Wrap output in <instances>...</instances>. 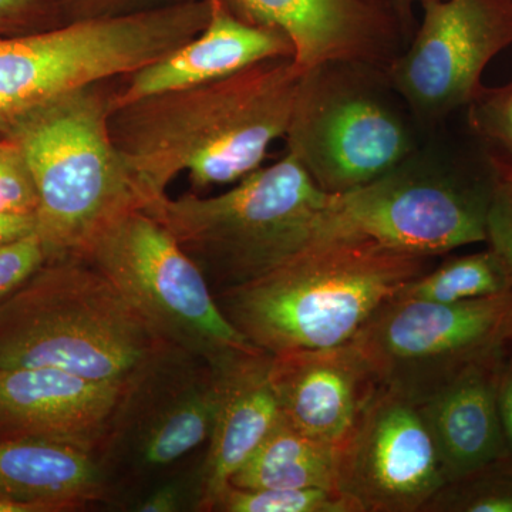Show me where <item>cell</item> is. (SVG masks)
Masks as SVG:
<instances>
[{
	"instance_id": "obj_6",
	"label": "cell",
	"mask_w": 512,
	"mask_h": 512,
	"mask_svg": "<svg viewBox=\"0 0 512 512\" xmlns=\"http://www.w3.org/2000/svg\"><path fill=\"white\" fill-rule=\"evenodd\" d=\"M80 259L96 268L171 349L205 365L259 349L225 318L201 269L177 239L141 208L101 229Z\"/></svg>"
},
{
	"instance_id": "obj_13",
	"label": "cell",
	"mask_w": 512,
	"mask_h": 512,
	"mask_svg": "<svg viewBox=\"0 0 512 512\" xmlns=\"http://www.w3.org/2000/svg\"><path fill=\"white\" fill-rule=\"evenodd\" d=\"M136 390L52 367H0V439H45L99 450Z\"/></svg>"
},
{
	"instance_id": "obj_26",
	"label": "cell",
	"mask_w": 512,
	"mask_h": 512,
	"mask_svg": "<svg viewBox=\"0 0 512 512\" xmlns=\"http://www.w3.org/2000/svg\"><path fill=\"white\" fill-rule=\"evenodd\" d=\"M39 194L18 141L0 137V214H36Z\"/></svg>"
},
{
	"instance_id": "obj_30",
	"label": "cell",
	"mask_w": 512,
	"mask_h": 512,
	"mask_svg": "<svg viewBox=\"0 0 512 512\" xmlns=\"http://www.w3.org/2000/svg\"><path fill=\"white\" fill-rule=\"evenodd\" d=\"M498 403L508 450L512 457V355H505L498 384Z\"/></svg>"
},
{
	"instance_id": "obj_29",
	"label": "cell",
	"mask_w": 512,
	"mask_h": 512,
	"mask_svg": "<svg viewBox=\"0 0 512 512\" xmlns=\"http://www.w3.org/2000/svg\"><path fill=\"white\" fill-rule=\"evenodd\" d=\"M64 23L80 20L120 18L163 8L180 0H57Z\"/></svg>"
},
{
	"instance_id": "obj_27",
	"label": "cell",
	"mask_w": 512,
	"mask_h": 512,
	"mask_svg": "<svg viewBox=\"0 0 512 512\" xmlns=\"http://www.w3.org/2000/svg\"><path fill=\"white\" fill-rule=\"evenodd\" d=\"M64 25L57 0H0V37L30 35Z\"/></svg>"
},
{
	"instance_id": "obj_19",
	"label": "cell",
	"mask_w": 512,
	"mask_h": 512,
	"mask_svg": "<svg viewBox=\"0 0 512 512\" xmlns=\"http://www.w3.org/2000/svg\"><path fill=\"white\" fill-rule=\"evenodd\" d=\"M338 447L313 439L279 417L274 429L232 477L231 484L262 488H336Z\"/></svg>"
},
{
	"instance_id": "obj_36",
	"label": "cell",
	"mask_w": 512,
	"mask_h": 512,
	"mask_svg": "<svg viewBox=\"0 0 512 512\" xmlns=\"http://www.w3.org/2000/svg\"><path fill=\"white\" fill-rule=\"evenodd\" d=\"M508 345L512 346V318H511V323H510V330H508L507 346Z\"/></svg>"
},
{
	"instance_id": "obj_38",
	"label": "cell",
	"mask_w": 512,
	"mask_h": 512,
	"mask_svg": "<svg viewBox=\"0 0 512 512\" xmlns=\"http://www.w3.org/2000/svg\"><path fill=\"white\" fill-rule=\"evenodd\" d=\"M0 137H2V136H0Z\"/></svg>"
},
{
	"instance_id": "obj_17",
	"label": "cell",
	"mask_w": 512,
	"mask_h": 512,
	"mask_svg": "<svg viewBox=\"0 0 512 512\" xmlns=\"http://www.w3.org/2000/svg\"><path fill=\"white\" fill-rule=\"evenodd\" d=\"M275 57H293L285 33L248 25L211 0V18L204 30L157 62L121 77L114 107L150 94L224 79Z\"/></svg>"
},
{
	"instance_id": "obj_32",
	"label": "cell",
	"mask_w": 512,
	"mask_h": 512,
	"mask_svg": "<svg viewBox=\"0 0 512 512\" xmlns=\"http://www.w3.org/2000/svg\"><path fill=\"white\" fill-rule=\"evenodd\" d=\"M181 488L175 484L163 485L153 494L148 495L146 501L137 508L141 512H174L180 510Z\"/></svg>"
},
{
	"instance_id": "obj_20",
	"label": "cell",
	"mask_w": 512,
	"mask_h": 512,
	"mask_svg": "<svg viewBox=\"0 0 512 512\" xmlns=\"http://www.w3.org/2000/svg\"><path fill=\"white\" fill-rule=\"evenodd\" d=\"M215 409L217 386L207 366L204 375L183 387L148 419L138 440L141 463L170 466L210 439Z\"/></svg>"
},
{
	"instance_id": "obj_31",
	"label": "cell",
	"mask_w": 512,
	"mask_h": 512,
	"mask_svg": "<svg viewBox=\"0 0 512 512\" xmlns=\"http://www.w3.org/2000/svg\"><path fill=\"white\" fill-rule=\"evenodd\" d=\"M36 214H0V245L36 234Z\"/></svg>"
},
{
	"instance_id": "obj_1",
	"label": "cell",
	"mask_w": 512,
	"mask_h": 512,
	"mask_svg": "<svg viewBox=\"0 0 512 512\" xmlns=\"http://www.w3.org/2000/svg\"><path fill=\"white\" fill-rule=\"evenodd\" d=\"M301 70L275 57L214 82L114 107L111 140L143 207L187 173L192 190L235 184L262 167L291 124Z\"/></svg>"
},
{
	"instance_id": "obj_25",
	"label": "cell",
	"mask_w": 512,
	"mask_h": 512,
	"mask_svg": "<svg viewBox=\"0 0 512 512\" xmlns=\"http://www.w3.org/2000/svg\"><path fill=\"white\" fill-rule=\"evenodd\" d=\"M467 110L470 130L488 150L512 161V80L504 86H483Z\"/></svg>"
},
{
	"instance_id": "obj_10",
	"label": "cell",
	"mask_w": 512,
	"mask_h": 512,
	"mask_svg": "<svg viewBox=\"0 0 512 512\" xmlns=\"http://www.w3.org/2000/svg\"><path fill=\"white\" fill-rule=\"evenodd\" d=\"M412 43L383 70L387 86L427 121L467 107L485 67L512 46V0H434Z\"/></svg>"
},
{
	"instance_id": "obj_11",
	"label": "cell",
	"mask_w": 512,
	"mask_h": 512,
	"mask_svg": "<svg viewBox=\"0 0 512 512\" xmlns=\"http://www.w3.org/2000/svg\"><path fill=\"white\" fill-rule=\"evenodd\" d=\"M446 483L419 403L382 384L338 448L336 488L360 512H423Z\"/></svg>"
},
{
	"instance_id": "obj_2",
	"label": "cell",
	"mask_w": 512,
	"mask_h": 512,
	"mask_svg": "<svg viewBox=\"0 0 512 512\" xmlns=\"http://www.w3.org/2000/svg\"><path fill=\"white\" fill-rule=\"evenodd\" d=\"M429 264L366 238H316L268 274L214 296L232 326L271 355L335 348Z\"/></svg>"
},
{
	"instance_id": "obj_37",
	"label": "cell",
	"mask_w": 512,
	"mask_h": 512,
	"mask_svg": "<svg viewBox=\"0 0 512 512\" xmlns=\"http://www.w3.org/2000/svg\"><path fill=\"white\" fill-rule=\"evenodd\" d=\"M382 2H386V3H389V2H387V0H382Z\"/></svg>"
},
{
	"instance_id": "obj_24",
	"label": "cell",
	"mask_w": 512,
	"mask_h": 512,
	"mask_svg": "<svg viewBox=\"0 0 512 512\" xmlns=\"http://www.w3.org/2000/svg\"><path fill=\"white\" fill-rule=\"evenodd\" d=\"M490 202L485 218V242L500 256L512 278V161L488 150Z\"/></svg>"
},
{
	"instance_id": "obj_22",
	"label": "cell",
	"mask_w": 512,
	"mask_h": 512,
	"mask_svg": "<svg viewBox=\"0 0 512 512\" xmlns=\"http://www.w3.org/2000/svg\"><path fill=\"white\" fill-rule=\"evenodd\" d=\"M423 512H512V457L448 481Z\"/></svg>"
},
{
	"instance_id": "obj_23",
	"label": "cell",
	"mask_w": 512,
	"mask_h": 512,
	"mask_svg": "<svg viewBox=\"0 0 512 512\" xmlns=\"http://www.w3.org/2000/svg\"><path fill=\"white\" fill-rule=\"evenodd\" d=\"M215 511L225 512H360L345 494L326 488H262L229 485Z\"/></svg>"
},
{
	"instance_id": "obj_34",
	"label": "cell",
	"mask_w": 512,
	"mask_h": 512,
	"mask_svg": "<svg viewBox=\"0 0 512 512\" xmlns=\"http://www.w3.org/2000/svg\"><path fill=\"white\" fill-rule=\"evenodd\" d=\"M19 123V117L0 101V136H8Z\"/></svg>"
},
{
	"instance_id": "obj_35",
	"label": "cell",
	"mask_w": 512,
	"mask_h": 512,
	"mask_svg": "<svg viewBox=\"0 0 512 512\" xmlns=\"http://www.w3.org/2000/svg\"><path fill=\"white\" fill-rule=\"evenodd\" d=\"M0 512H39L33 505L0 498Z\"/></svg>"
},
{
	"instance_id": "obj_3",
	"label": "cell",
	"mask_w": 512,
	"mask_h": 512,
	"mask_svg": "<svg viewBox=\"0 0 512 512\" xmlns=\"http://www.w3.org/2000/svg\"><path fill=\"white\" fill-rule=\"evenodd\" d=\"M171 350L83 259L46 261L0 302V367H52L140 392Z\"/></svg>"
},
{
	"instance_id": "obj_21",
	"label": "cell",
	"mask_w": 512,
	"mask_h": 512,
	"mask_svg": "<svg viewBox=\"0 0 512 512\" xmlns=\"http://www.w3.org/2000/svg\"><path fill=\"white\" fill-rule=\"evenodd\" d=\"M512 291V278L490 248L448 259L410 282L399 296L441 303L473 301Z\"/></svg>"
},
{
	"instance_id": "obj_33",
	"label": "cell",
	"mask_w": 512,
	"mask_h": 512,
	"mask_svg": "<svg viewBox=\"0 0 512 512\" xmlns=\"http://www.w3.org/2000/svg\"><path fill=\"white\" fill-rule=\"evenodd\" d=\"M390 8L394 10L397 18L402 22L404 30L409 33V29L413 25V10L416 6H424L434 0H387Z\"/></svg>"
},
{
	"instance_id": "obj_18",
	"label": "cell",
	"mask_w": 512,
	"mask_h": 512,
	"mask_svg": "<svg viewBox=\"0 0 512 512\" xmlns=\"http://www.w3.org/2000/svg\"><path fill=\"white\" fill-rule=\"evenodd\" d=\"M104 494L93 451L45 439H0V498L39 512L79 510Z\"/></svg>"
},
{
	"instance_id": "obj_8",
	"label": "cell",
	"mask_w": 512,
	"mask_h": 512,
	"mask_svg": "<svg viewBox=\"0 0 512 512\" xmlns=\"http://www.w3.org/2000/svg\"><path fill=\"white\" fill-rule=\"evenodd\" d=\"M407 163L365 187L332 194L315 239L366 238L430 259L485 242L488 173L466 181Z\"/></svg>"
},
{
	"instance_id": "obj_12",
	"label": "cell",
	"mask_w": 512,
	"mask_h": 512,
	"mask_svg": "<svg viewBox=\"0 0 512 512\" xmlns=\"http://www.w3.org/2000/svg\"><path fill=\"white\" fill-rule=\"evenodd\" d=\"M258 28L285 33L302 74L328 64L384 70L399 55L402 22L382 0H215Z\"/></svg>"
},
{
	"instance_id": "obj_4",
	"label": "cell",
	"mask_w": 512,
	"mask_h": 512,
	"mask_svg": "<svg viewBox=\"0 0 512 512\" xmlns=\"http://www.w3.org/2000/svg\"><path fill=\"white\" fill-rule=\"evenodd\" d=\"M120 84L104 80L47 101L5 136L18 141L35 180L46 261L82 258L101 229L143 208L110 136Z\"/></svg>"
},
{
	"instance_id": "obj_9",
	"label": "cell",
	"mask_w": 512,
	"mask_h": 512,
	"mask_svg": "<svg viewBox=\"0 0 512 512\" xmlns=\"http://www.w3.org/2000/svg\"><path fill=\"white\" fill-rule=\"evenodd\" d=\"M512 291L456 303L394 296L353 342L383 386L420 400L473 360L507 346Z\"/></svg>"
},
{
	"instance_id": "obj_5",
	"label": "cell",
	"mask_w": 512,
	"mask_h": 512,
	"mask_svg": "<svg viewBox=\"0 0 512 512\" xmlns=\"http://www.w3.org/2000/svg\"><path fill=\"white\" fill-rule=\"evenodd\" d=\"M330 198L286 153L224 194L164 195L141 210L171 232L217 293L268 274L308 247Z\"/></svg>"
},
{
	"instance_id": "obj_15",
	"label": "cell",
	"mask_w": 512,
	"mask_h": 512,
	"mask_svg": "<svg viewBox=\"0 0 512 512\" xmlns=\"http://www.w3.org/2000/svg\"><path fill=\"white\" fill-rule=\"evenodd\" d=\"M271 359L265 350L249 349L207 365L217 386V409L201 470L198 510L215 511L234 474L281 417L269 380Z\"/></svg>"
},
{
	"instance_id": "obj_28",
	"label": "cell",
	"mask_w": 512,
	"mask_h": 512,
	"mask_svg": "<svg viewBox=\"0 0 512 512\" xmlns=\"http://www.w3.org/2000/svg\"><path fill=\"white\" fill-rule=\"evenodd\" d=\"M46 262L37 234L0 245V302L28 281Z\"/></svg>"
},
{
	"instance_id": "obj_14",
	"label": "cell",
	"mask_w": 512,
	"mask_h": 512,
	"mask_svg": "<svg viewBox=\"0 0 512 512\" xmlns=\"http://www.w3.org/2000/svg\"><path fill=\"white\" fill-rule=\"evenodd\" d=\"M269 380L291 426L338 448L382 386L353 340L272 355Z\"/></svg>"
},
{
	"instance_id": "obj_16",
	"label": "cell",
	"mask_w": 512,
	"mask_h": 512,
	"mask_svg": "<svg viewBox=\"0 0 512 512\" xmlns=\"http://www.w3.org/2000/svg\"><path fill=\"white\" fill-rule=\"evenodd\" d=\"M505 355L507 346L473 360L417 400L447 483L511 456L498 403Z\"/></svg>"
},
{
	"instance_id": "obj_7",
	"label": "cell",
	"mask_w": 512,
	"mask_h": 512,
	"mask_svg": "<svg viewBox=\"0 0 512 512\" xmlns=\"http://www.w3.org/2000/svg\"><path fill=\"white\" fill-rule=\"evenodd\" d=\"M377 72L383 70L328 64L302 76L286 153L328 194L365 187L412 156V133L376 89Z\"/></svg>"
}]
</instances>
